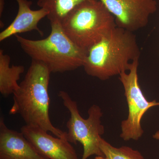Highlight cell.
<instances>
[{
  "label": "cell",
  "instance_id": "6da1fadb",
  "mask_svg": "<svg viewBox=\"0 0 159 159\" xmlns=\"http://www.w3.org/2000/svg\"><path fill=\"white\" fill-rule=\"evenodd\" d=\"M51 72L43 63L32 60L20 88L13 95L10 115L19 114L26 125L36 126L62 138L63 132L52 124L49 116L48 93Z\"/></svg>",
  "mask_w": 159,
  "mask_h": 159
},
{
  "label": "cell",
  "instance_id": "7a4b0ae2",
  "mask_svg": "<svg viewBox=\"0 0 159 159\" xmlns=\"http://www.w3.org/2000/svg\"><path fill=\"white\" fill-rule=\"evenodd\" d=\"M140 55L135 34L117 26L88 49L82 67L89 76L106 80L129 70Z\"/></svg>",
  "mask_w": 159,
  "mask_h": 159
},
{
  "label": "cell",
  "instance_id": "3957f363",
  "mask_svg": "<svg viewBox=\"0 0 159 159\" xmlns=\"http://www.w3.org/2000/svg\"><path fill=\"white\" fill-rule=\"evenodd\" d=\"M51 32L44 39L31 40L15 35L21 48L32 60L45 65L51 73H64L83 66L87 51L73 42L61 23L51 22Z\"/></svg>",
  "mask_w": 159,
  "mask_h": 159
},
{
  "label": "cell",
  "instance_id": "277c9868",
  "mask_svg": "<svg viewBox=\"0 0 159 159\" xmlns=\"http://www.w3.org/2000/svg\"><path fill=\"white\" fill-rule=\"evenodd\" d=\"M61 25L73 42L87 51L117 27L115 17L99 0L81 3Z\"/></svg>",
  "mask_w": 159,
  "mask_h": 159
},
{
  "label": "cell",
  "instance_id": "5b68a950",
  "mask_svg": "<svg viewBox=\"0 0 159 159\" xmlns=\"http://www.w3.org/2000/svg\"><path fill=\"white\" fill-rule=\"evenodd\" d=\"M58 96L70 115L66 123V139L70 143L75 145L77 142L81 143L83 147L81 159H88L93 155L104 157L99 147L101 136L105 132L101 123L103 113L101 108L95 104L92 105L88 111V118L84 119L80 113L77 102L67 92L59 91Z\"/></svg>",
  "mask_w": 159,
  "mask_h": 159
},
{
  "label": "cell",
  "instance_id": "8992f818",
  "mask_svg": "<svg viewBox=\"0 0 159 159\" xmlns=\"http://www.w3.org/2000/svg\"><path fill=\"white\" fill-rule=\"evenodd\" d=\"M139 59L132 63L128 73L119 75L124 90L128 107V116L122 121L120 137L125 141H138L144 134L141 121L145 113L152 107L159 106V101H149L145 98L139 81Z\"/></svg>",
  "mask_w": 159,
  "mask_h": 159
},
{
  "label": "cell",
  "instance_id": "52a82bcc",
  "mask_svg": "<svg viewBox=\"0 0 159 159\" xmlns=\"http://www.w3.org/2000/svg\"><path fill=\"white\" fill-rule=\"evenodd\" d=\"M115 17L117 27L134 32L147 25L157 9L156 0H99Z\"/></svg>",
  "mask_w": 159,
  "mask_h": 159
},
{
  "label": "cell",
  "instance_id": "ba28073f",
  "mask_svg": "<svg viewBox=\"0 0 159 159\" xmlns=\"http://www.w3.org/2000/svg\"><path fill=\"white\" fill-rule=\"evenodd\" d=\"M21 132L40 154L48 159H79L66 135L54 137L42 129L25 125Z\"/></svg>",
  "mask_w": 159,
  "mask_h": 159
},
{
  "label": "cell",
  "instance_id": "9c48e42d",
  "mask_svg": "<svg viewBox=\"0 0 159 159\" xmlns=\"http://www.w3.org/2000/svg\"><path fill=\"white\" fill-rule=\"evenodd\" d=\"M0 159H48L42 155L21 132L7 127L0 119Z\"/></svg>",
  "mask_w": 159,
  "mask_h": 159
},
{
  "label": "cell",
  "instance_id": "30bf717a",
  "mask_svg": "<svg viewBox=\"0 0 159 159\" xmlns=\"http://www.w3.org/2000/svg\"><path fill=\"white\" fill-rule=\"evenodd\" d=\"M18 5L17 15L12 23L0 33V42L12 35L35 30L43 36V33L38 27L40 21L47 17L48 11L40 8L32 10V2L29 0H16Z\"/></svg>",
  "mask_w": 159,
  "mask_h": 159
},
{
  "label": "cell",
  "instance_id": "8fae6325",
  "mask_svg": "<svg viewBox=\"0 0 159 159\" xmlns=\"http://www.w3.org/2000/svg\"><path fill=\"white\" fill-rule=\"evenodd\" d=\"M10 56L4 54V51L0 50V93L3 96L7 97L13 94L20 88L18 83L21 75L25 72L23 66H10Z\"/></svg>",
  "mask_w": 159,
  "mask_h": 159
},
{
  "label": "cell",
  "instance_id": "7c38bea8",
  "mask_svg": "<svg viewBox=\"0 0 159 159\" xmlns=\"http://www.w3.org/2000/svg\"><path fill=\"white\" fill-rule=\"evenodd\" d=\"M93 0H38L37 5L48 11L50 22L61 23L77 6Z\"/></svg>",
  "mask_w": 159,
  "mask_h": 159
},
{
  "label": "cell",
  "instance_id": "4fadbf2b",
  "mask_svg": "<svg viewBox=\"0 0 159 159\" xmlns=\"http://www.w3.org/2000/svg\"><path fill=\"white\" fill-rule=\"evenodd\" d=\"M99 147L106 159H145L138 150L129 146L115 147L102 138Z\"/></svg>",
  "mask_w": 159,
  "mask_h": 159
},
{
  "label": "cell",
  "instance_id": "5bb4252c",
  "mask_svg": "<svg viewBox=\"0 0 159 159\" xmlns=\"http://www.w3.org/2000/svg\"><path fill=\"white\" fill-rule=\"evenodd\" d=\"M4 5H5L4 0H0V15H1V16L2 13Z\"/></svg>",
  "mask_w": 159,
  "mask_h": 159
},
{
  "label": "cell",
  "instance_id": "9a60e30c",
  "mask_svg": "<svg viewBox=\"0 0 159 159\" xmlns=\"http://www.w3.org/2000/svg\"><path fill=\"white\" fill-rule=\"evenodd\" d=\"M152 137L154 139H156V140H159V129L155 133L152 135Z\"/></svg>",
  "mask_w": 159,
  "mask_h": 159
},
{
  "label": "cell",
  "instance_id": "2e32d148",
  "mask_svg": "<svg viewBox=\"0 0 159 159\" xmlns=\"http://www.w3.org/2000/svg\"></svg>",
  "mask_w": 159,
  "mask_h": 159
}]
</instances>
